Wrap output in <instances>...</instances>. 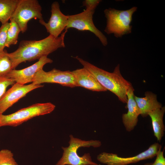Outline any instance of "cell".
<instances>
[{"label":"cell","mask_w":165,"mask_h":165,"mask_svg":"<svg viewBox=\"0 0 165 165\" xmlns=\"http://www.w3.org/2000/svg\"><path fill=\"white\" fill-rule=\"evenodd\" d=\"M68 30L65 31L57 38L49 35L39 40H23L19 43L17 49L8 53L13 64V69L20 63L39 59L47 56L58 49L65 46L64 39Z\"/></svg>","instance_id":"1"},{"label":"cell","mask_w":165,"mask_h":165,"mask_svg":"<svg viewBox=\"0 0 165 165\" xmlns=\"http://www.w3.org/2000/svg\"><path fill=\"white\" fill-rule=\"evenodd\" d=\"M96 78L100 84L106 90L115 94L119 100L123 103L127 101V93L133 86L129 82L122 76L120 65L118 64L112 72L99 68L77 56L75 57Z\"/></svg>","instance_id":"2"},{"label":"cell","mask_w":165,"mask_h":165,"mask_svg":"<svg viewBox=\"0 0 165 165\" xmlns=\"http://www.w3.org/2000/svg\"><path fill=\"white\" fill-rule=\"evenodd\" d=\"M138 8L133 6L126 10H119L109 8L104 11L106 20L105 32L108 34H113L116 38H121L132 32L131 24L133 16Z\"/></svg>","instance_id":"3"},{"label":"cell","mask_w":165,"mask_h":165,"mask_svg":"<svg viewBox=\"0 0 165 165\" xmlns=\"http://www.w3.org/2000/svg\"><path fill=\"white\" fill-rule=\"evenodd\" d=\"M70 138L69 146L62 147L63 150L62 156L56 165H100L92 161L89 153H85L80 156L77 153V150L80 147H99L101 145L100 141L82 140L74 137L72 135H70Z\"/></svg>","instance_id":"4"},{"label":"cell","mask_w":165,"mask_h":165,"mask_svg":"<svg viewBox=\"0 0 165 165\" xmlns=\"http://www.w3.org/2000/svg\"><path fill=\"white\" fill-rule=\"evenodd\" d=\"M55 107L50 102L36 103L10 114H0V127L17 126L34 117L50 113Z\"/></svg>","instance_id":"5"},{"label":"cell","mask_w":165,"mask_h":165,"mask_svg":"<svg viewBox=\"0 0 165 165\" xmlns=\"http://www.w3.org/2000/svg\"><path fill=\"white\" fill-rule=\"evenodd\" d=\"M42 7L37 0H19L12 17L24 33L28 28V23L32 19L43 20Z\"/></svg>","instance_id":"6"},{"label":"cell","mask_w":165,"mask_h":165,"mask_svg":"<svg viewBox=\"0 0 165 165\" xmlns=\"http://www.w3.org/2000/svg\"><path fill=\"white\" fill-rule=\"evenodd\" d=\"M161 149V145L158 143H155L147 150L135 156L123 157L116 154L103 152L97 156V160L101 163L107 165H127L152 159L156 156Z\"/></svg>","instance_id":"7"},{"label":"cell","mask_w":165,"mask_h":165,"mask_svg":"<svg viewBox=\"0 0 165 165\" xmlns=\"http://www.w3.org/2000/svg\"><path fill=\"white\" fill-rule=\"evenodd\" d=\"M95 11L86 9L77 14L68 15V19L65 30L74 28L80 31H88L97 37L104 46L108 43L107 37L94 24L93 16Z\"/></svg>","instance_id":"8"},{"label":"cell","mask_w":165,"mask_h":165,"mask_svg":"<svg viewBox=\"0 0 165 165\" xmlns=\"http://www.w3.org/2000/svg\"><path fill=\"white\" fill-rule=\"evenodd\" d=\"M32 83L35 85L44 83H55L71 88L78 87L72 72L62 71L55 68L47 72L43 69L38 71L35 74Z\"/></svg>","instance_id":"9"},{"label":"cell","mask_w":165,"mask_h":165,"mask_svg":"<svg viewBox=\"0 0 165 165\" xmlns=\"http://www.w3.org/2000/svg\"><path fill=\"white\" fill-rule=\"evenodd\" d=\"M43 86L41 84L35 85L32 83L26 85L15 82L6 91L0 100V114H3L8 108L29 92Z\"/></svg>","instance_id":"10"},{"label":"cell","mask_w":165,"mask_h":165,"mask_svg":"<svg viewBox=\"0 0 165 165\" xmlns=\"http://www.w3.org/2000/svg\"><path fill=\"white\" fill-rule=\"evenodd\" d=\"M51 12V16L47 23L44 20L39 21L45 27L50 35L57 38L64 30H65L68 24V16L62 13L59 3L56 1L52 3Z\"/></svg>","instance_id":"11"},{"label":"cell","mask_w":165,"mask_h":165,"mask_svg":"<svg viewBox=\"0 0 165 165\" xmlns=\"http://www.w3.org/2000/svg\"><path fill=\"white\" fill-rule=\"evenodd\" d=\"M53 62V61L47 56H43L35 63L28 67L20 70H12L6 76L13 79L16 83L22 85L32 82L36 73L43 69L46 64Z\"/></svg>","instance_id":"12"},{"label":"cell","mask_w":165,"mask_h":165,"mask_svg":"<svg viewBox=\"0 0 165 165\" xmlns=\"http://www.w3.org/2000/svg\"><path fill=\"white\" fill-rule=\"evenodd\" d=\"M134 89L132 87L127 92V103L128 112L122 116L123 123L126 130L128 132L133 130L136 126L138 116L140 115V110L134 99Z\"/></svg>","instance_id":"13"},{"label":"cell","mask_w":165,"mask_h":165,"mask_svg":"<svg viewBox=\"0 0 165 165\" xmlns=\"http://www.w3.org/2000/svg\"><path fill=\"white\" fill-rule=\"evenodd\" d=\"M72 72L75 76L78 87H82L93 91L107 90L100 84L95 76L86 68L83 67Z\"/></svg>","instance_id":"14"},{"label":"cell","mask_w":165,"mask_h":165,"mask_svg":"<svg viewBox=\"0 0 165 165\" xmlns=\"http://www.w3.org/2000/svg\"><path fill=\"white\" fill-rule=\"evenodd\" d=\"M145 97H140L134 95V99L143 117L148 116L150 112L162 107V104L159 102L156 95L152 92H146Z\"/></svg>","instance_id":"15"},{"label":"cell","mask_w":165,"mask_h":165,"mask_svg":"<svg viewBox=\"0 0 165 165\" xmlns=\"http://www.w3.org/2000/svg\"><path fill=\"white\" fill-rule=\"evenodd\" d=\"M165 112V107H162L150 112L148 114L151 119L154 135L159 141L161 140L165 131L163 122Z\"/></svg>","instance_id":"16"},{"label":"cell","mask_w":165,"mask_h":165,"mask_svg":"<svg viewBox=\"0 0 165 165\" xmlns=\"http://www.w3.org/2000/svg\"><path fill=\"white\" fill-rule=\"evenodd\" d=\"M19 0H0V22H7L13 15Z\"/></svg>","instance_id":"17"},{"label":"cell","mask_w":165,"mask_h":165,"mask_svg":"<svg viewBox=\"0 0 165 165\" xmlns=\"http://www.w3.org/2000/svg\"><path fill=\"white\" fill-rule=\"evenodd\" d=\"M10 26L7 31V40L6 47H10L12 45L17 44L20 29L14 20L11 18L10 20Z\"/></svg>","instance_id":"18"},{"label":"cell","mask_w":165,"mask_h":165,"mask_svg":"<svg viewBox=\"0 0 165 165\" xmlns=\"http://www.w3.org/2000/svg\"><path fill=\"white\" fill-rule=\"evenodd\" d=\"M13 69L12 63L7 51L4 50L0 52V76H6Z\"/></svg>","instance_id":"19"},{"label":"cell","mask_w":165,"mask_h":165,"mask_svg":"<svg viewBox=\"0 0 165 165\" xmlns=\"http://www.w3.org/2000/svg\"><path fill=\"white\" fill-rule=\"evenodd\" d=\"M0 165H18L12 152L7 149L0 150Z\"/></svg>","instance_id":"20"},{"label":"cell","mask_w":165,"mask_h":165,"mask_svg":"<svg viewBox=\"0 0 165 165\" xmlns=\"http://www.w3.org/2000/svg\"><path fill=\"white\" fill-rule=\"evenodd\" d=\"M10 24V23L7 22L2 24L0 27V52L4 50L7 40V31Z\"/></svg>","instance_id":"21"},{"label":"cell","mask_w":165,"mask_h":165,"mask_svg":"<svg viewBox=\"0 0 165 165\" xmlns=\"http://www.w3.org/2000/svg\"><path fill=\"white\" fill-rule=\"evenodd\" d=\"M15 83V81L11 78L0 76V100L6 92L7 88Z\"/></svg>","instance_id":"22"},{"label":"cell","mask_w":165,"mask_h":165,"mask_svg":"<svg viewBox=\"0 0 165 165\" xmlns=\"http://www.w3.org/2000/svg\"><path fill=\"white\" fill-rule=\"evenodd\" d=\"M101 1L100 0H85L82 2V5L86 9L95 11Z\"/></svg>","instance_id":"23"},{"label":"cell","mask_w":165,"mask_h":165,"mask_svg":"<svg viewBox=\"0 0 165 165\" xmlns=\"http://www.w3.org/2000/svg\"><path fill=\"white\" fill-rule=\"evenodd\" d=\"M156 156V158L154 162L146 163L144 165H165V158L163 151L160 150Z\"/></svg>","instance_id":"24"}]
</instances>
